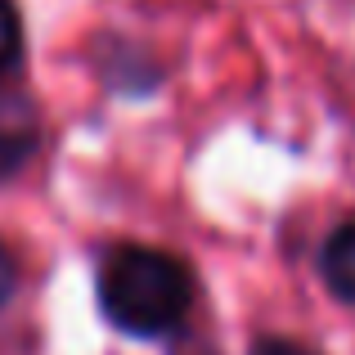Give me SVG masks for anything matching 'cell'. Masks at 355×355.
<instances>
[{"instance_id": "obj_1", "label": "cell", "mask_w": 355, "mask_h": 355, "mask_svg": "<svg viewBox=\"0 0 355 355\" xmlns=\"http://www.w3.org/2000/svg\"><path fill=\"white\" fill-rule=\"evenodd\" d=\"M193 306V275L157 248H117L99 266V311L126 338H166Z\"/></svg>"}, {"instance_id": "obj_2", "label": "cell", "mask_w": 355, "mask_h": 355, "mask_svg": "<svg viewBox=\"0 0 355 355\" xmlns=\"http://www.w3.org/2000/svg\"><path fill=\"white\" fill-rule=\"evenodd\" d=\"M36 139H41V117H36L32 99L0 95V184L32 162Z\"/></svg>"}, {"instance_id": "obj_3", "label": "cell", "mask_w": 355, "mask_h": 355, "mask_svg": "<svg viewBox=\"0 0 355 355\" xmlns=\"http://www.w3.org/2000/svg\"><path fill=\"white\" fill-rule=\"evenodd\" d=\"M320 275L338 302L355 306V220H347V225H338L329 234V243L320 252Z\"/></svg>"}, {"instance_id": "obj_4", "label": "cell", "mask_w": 355, "mask_h": 355, "mask_svg": "<svg viewBox=\"0 0 355 355\" xmlns=\"http://www.w3.org/2000/svg\"><path fill=\"white\" fill-rule=\"evenodd\" d=\"M18 59H23V18L14 0H0V77H9Z\"/></svg>"}, {"instance_id": "obj_5", "label": "cell", "mask_w": 355, "mask_h": 355, "mask_svg": "<svg viewBox=\"0 0 355 355\" xmlns=\"http://www.w3.org/2000/svg\"><path fill=\"white\" fill-rule=\"evenodd\" d=\"M252 355H320V351L302 347V342H288V338H261L252 347Z\"/></svg>"}, {"instance_id": "obj_6", "label": "cell", "mask_w": 355, "mask_h": 355, "mask_svg": "<svg viewBox=\"0 0 355 355\" xmlns=\"http://www.w3.org/2000/svg\"><path fill=\"white\" fill-rule=\"evenodd\" d=\"M14 284H18V270H14V257L5 252V243H0V311L9 306V297H14Z\"/></svg>"}]
</instances>
